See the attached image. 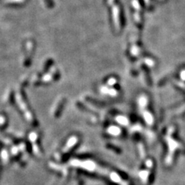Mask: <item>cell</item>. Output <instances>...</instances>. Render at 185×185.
<instances>
[]
</instances>
